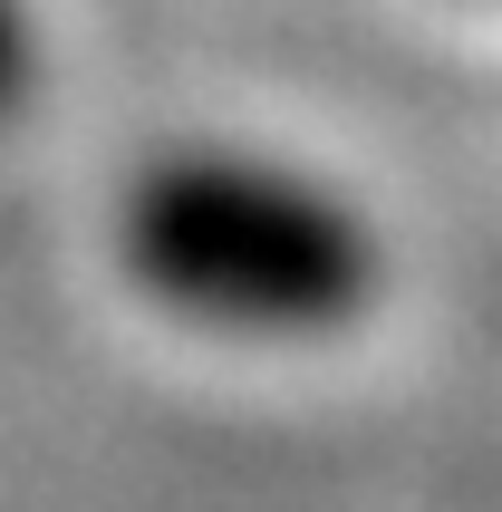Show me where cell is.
Returning <instances> with one entry per match:
<instances>
[{
  "instance_id": "obj_2",
  "label": "cell",
  "mask_w": 502,
  "mask_h": 512,
  "mask_svg": "<svg viewBox=\"0 0 502 512\" xmlns=\"http://www.w3.org/2000/svg\"><path fill=\"white\" fill-rule=\"evenodd\" d=\"M29 78H39V39H29V10L0 0V116H20Z\"/></svg>"
},
{
  "instance_id": "obj_1",
  "label": "cell",
  "mask_w": 502,
  "mask_h": 512,
  "mask_svg": "<svg viewBox=\"0 0 502 512\" xmlns=\"http://www.w3.org/2000/svg\"><path fill=\"white\" fill-rule=\"evenodd\" d=\"M116 261L155 310L232 339H329L367 319L387 281V252L348 194L232 145L155 155L116 203Z\"/></svg>"
}]
</instances>
